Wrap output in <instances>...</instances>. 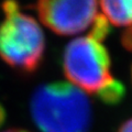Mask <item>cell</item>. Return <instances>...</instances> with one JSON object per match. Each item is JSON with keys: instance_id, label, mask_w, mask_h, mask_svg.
<instances>
[{"instance_id": "obj_1", "label": "cell", "mask_w": 132, "mask_h": 132, "mask_svg": "<svg viewBox=\"0 0 132 132\" xmlns=\"http://www.w3.org/2000/svg\"><path fill=\"white\" fill-rule=\"evenodd\" d=\"M30 111L42 132H88L92 125L87 95L65 81L40 86L32 95Z\"/></svg>"}, {"instance_id": "obj_2", "label": "cell", "mask_w": 132, "mask_h": 132, "mask_svg": "<svg viewBox=\"0 0 132 132\" xmlns=\"http://www.w3.org/2000/svg\"><path fill=\"white\" fill-rule=\"evenodd\" d=\"M5 20L0 23V57L18 71L33 73L42 63L45 38L40 24L22 13L16 2H3Z\"/></svg>"}, {"instance_id": "obj_3", "label": "cell", "mask_w": 132, "mask_h": 132, "mask_svg": "<svg viewBox=\"0 0 132 132\" xmlns=\"http://www.w3.org/2000/svg\"><path fill=\"white\" fill-rule=\"evenodd\" d=\"M110 56L100 42L90 36L71 41L64 51L65 76L85 94H98L114 81L110 73Z\"/></svg>"}, {"instance_id": "obj_4", "label": "cell", "mask_w": 132, "mask_h": 132, "mask_svg": "<svg viewBox=\"0 0 132 132\" xmlns=\"http://www.w3.org/2000/svg\"><path fill=\"white\" fill-rule=\"evenodd\" d=\"M35 8L42 23L60 35L85 31L98 15V2L93 0H43Z\"/></svg>"}, {"instance_id": "obj_5", "label": "cell", "mask_w": 132, "mask_h": 132, "mask_svg": "<svg viewBox=\"0 0 132 132\" xmlns=\"http://www.w3.org/2000/svg\"><path fill=\"white\" fill-rule=\"evenodd\" d=\"M108 22L117 27H132V0L98 2Z\"/></svg>"}, {"instance_id": "obj_6", "label": "cell", "mask_w": 132, "mask_h": 132, "mask_svg": "<svg viewBox=\"0 0 132 132\" xmlns=\"http://www.w3.org/2000/svg\"><path fill=\"white\" fill-rule=\"evenodd\" d=\"M123 95H125V87L122 86L121 82L114 80L108 87H106L100 93H98L97 96L106 104L113 105L121 100Z\"/></svg>"}, {"instance_id": "obj_7", "label": "cell", "mask_w": 132, "mask_h": 132, "mask_svg": "<svg viewBox=\"0 0 132 132\" xmlns=\"http://www.w3.org/2000/svg\"><path fill=\"white\" fill-rule=\"evenodd\" d=\"M108 33H109L108 20L106 19V16L104 14L98 13V15L96 16V19H95V21L92 26V30H90L88 36L101 43V41L106 39Z\"/></svg>"}, {"instance_id": "obj_8", "label": "cell", "mask_w": 132, "mask_h": 132, "mask_svg": "<svg viewBox=\"0 0 132 132\" xmlns=\"http://www.w3.org/2000/svg\"><path fill=\"white\" fill-rule=\"evenodd\" d=\"M122 42L125 46L129 50H132V27H130L128 30L125 32L122 38Z\"/></svg>"}, {"instance_id": "obj_9", "label": "cell", "mask_w": 132, "mask_h": 132, "mask_svg": "<svg viewBox=\"0 0 132 132\" xmlns=\"http://www.w3.org/2000/svg\"><path fill=\"white\" fill-rule=\"evenodd\" d=\"M118 132H132V118L123 123V125L119 128Z\"/></svg>"}, {"instance_id": "obj_10", "label": "cell", "mask_w": 132, "mask_h": 132, "mask_svg": "<svg viewBox=\"0 0 132 132\" xmlns=\"http://www.w3.org/2000/svg\"><path fill=\"white\" fill-rule=\"evenodd\" d=\"M5 119H6V111L3 109V107L0 105V127H1L2 123L5 122Z\"/></svg>"}, {"instance_id": "obj_11", "label": "cell", "mask_w": 132, "mask_h": 132, "mask_svg": "<svg viewBox=\"0 0 132 132\" xmlns=\"http://www.w3.org/2000/svg\"><path fill=\"white\" fill-rule=\"evenodd\" d=\"M6 132H29L26 130H22V129H11V130H8Z\"/></svg>"}]
</instances>
